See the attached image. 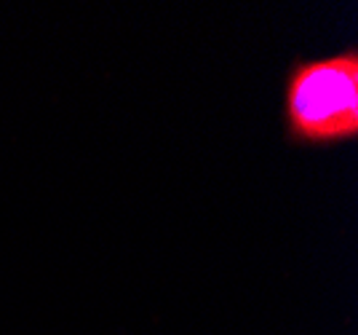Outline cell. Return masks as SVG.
<instances>
[{
  "label": "cell",
  "instance_id": "obj_1",
  "mask_svg": "<svg viewBox=\"0 0 358 335\" xmlns=\"http://www.w3.org/2000/svg\"><path fill=\"white\" fill-rule=\"evenodd\" d=\"M281 132L289 145L329 151L358 139V46L294 57L281 78Z\"/></svg>",
  "mask_w": 358,
  "mask_h": 335
}]
</instances>
